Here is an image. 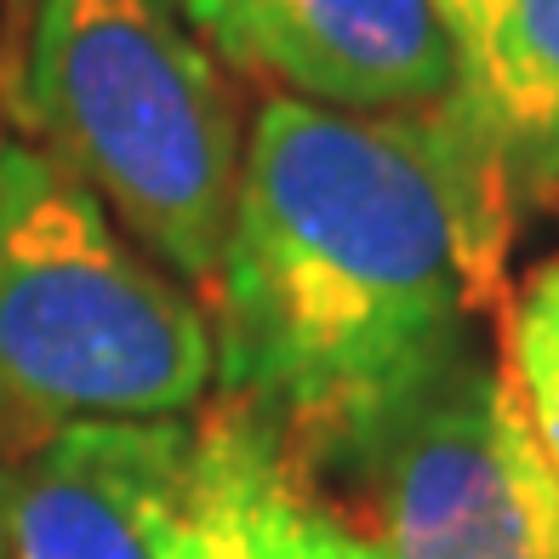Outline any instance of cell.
I'll return each mask as SVG.
<instances>
[{"instance_id":"obj_9","label":"cell","mask_w":559,"mask_h":559,"mask_svg":"<svg viewBox=\"0 0 559 559\" xmlns=\"http://www.w3.org/2000/svg\"><path fill=\"white\" fill-rule=\"evenodd\" d=\"M502 383L559 474V258L537 263L502 302Z\"/></svg>"},{"instance_id":"obj_3","label":"cell","mask_w":559,"mask_h":559,"mask_svg":"<svg viewBox=\"0 0 559 559\" xmlns=\"http://www.w3.org/2000/svg\"><path fill=\"white\" fill-rule=\"evenodd\" d=\"M212 383L206 302L40 143H0V440L183 417Z\"/></svg>"},{"instance_id":"obj_4","label":"cell","mask_w":559,"mask_h":559,"mask_svg":"<svg viewBox=\"0 0 559 559\" xmlns=\"http://www.w3.org/2000/svg\"><path fill=\"white\" fill-rule=\"evenodd\" d=\"M360 479L383 559H559V474L474 348L394 417Z\"/></svg>"},{"instance_id":"obj_8","label":"cell","mask_w":559,"mask_h":559,"mask_svg":"<svg viewBox=\"0 0 559 559\" xmlns=\"http://www.w3.org/2000/svg\"><path fill=\"white\" fill-rule=\"evenodd\" d=\"M456 109L502 166L514 206L559 200V0H502L463 52Z\"/></svg>"},{"instance_id":"obj_2","label":"cell","mask_w":559,"mask_h":559,"mask_svg":"<svg viewBox=\"0 0 559 559\" xmlns=\"http://www.w3.org/2000/svg\"><path fill=\"white\" fill-rule=\"evenodd\" d=\"M17 104L46 155L212 302L246 126L223 58L177 0H29Z\"/></svg>"},{"instance_id":"obj_1","label":"cell","mask_w":559,"mask_h":559,"mask_svg":"<svg viewBox=\"0 0 559 559\" xmlns=\"http://www.w3.org/2000/svg\"><path fill=\"white\" fill-rule=\"evenodd\" d=\"M520 206L456 109L343 115L269 92L212 286L217 389L314 479L360 474L502 309Z\"/></svg>"},{"instance_id":"obj_12","label":"cell","mask_w":559,"mask_h":559,"mask_svg":"<svg viewBox=\"0 0 559 559\" xmlns=\"http://www.w3.org/2000/svg\"><path fill=\"white\" fill-rule=\"evenodd\" d=\"M23 7H29V0H23Z\"/></svg>"},{"instance_id":"obj_5","label":"cell","mask_w":559,"mask_h":559,"mask_svg":"<svg viewBox=\"0 0 559 559\" xmlns=\"http://www.w3.org/2000/svg\"><path fill=\"white\" fill-rule=\"evenodd\" d=\"M200 486V417H92L0 474L7 559H171Z\"/></svg>"},{"instance_id":"obj_10","label":"cell","mask_w":559,"mask_h":559,"mask_svg":"<svg viewBox=\"0 0 559 559\" xmlns=\"http://www.w3.org/2000/svg\"><path fill=\"white\" fill-rule=\"evenodd\" d=\"M502 7V0H435V12H440V23H445V35H451V46H456V69H463V52L486 35V23H491V12Z\"/></svg>"},{"instance_id":"obj_7","label":"cell","mask_w":559,"mask_h":559,"mask_svg":"<svg viewBox=\"0 0 559 559\" xmlns=\"http://www.w3.org/2000/svg\"><path fill=\"white\" fill-rule=\"evenodd\" d=\"M171 559H383L320 479L240 405L200 412V486Z\"/></svg>"},{"instance_id":"obj_11","label":"cell","mask_w":559,"mask_h":559,"mask_svg":"<svg viewBox=\"0 0 559 559\" xmlns=\"http://www.w3.org/2000/svg\"><path fill=\"white\" fill-rule=\"evenodd\" d=\"M0 559H7V537H0Z\"/></svg>"},{"instance_id":"obj_6","label":"cell","mask_w":559,"mask_h":559,"mask_svg":"<svg viewBox=\"0 0 559 559\" xmlns=\"http://www.w3.org/2000/svg\"><path fill=\"white\" fill-rule=\"evenodd\" d=\"M194 35L251 81L343 115H428L456 92L435 0H177Z\"/></svg>"}]
</instances>
